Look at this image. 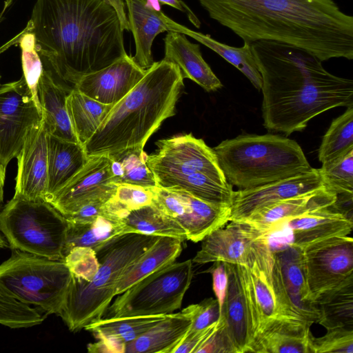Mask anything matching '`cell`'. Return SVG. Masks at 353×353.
I'll use <instances>...</instances> for the list:
<instances>
[{
  "label": "cell",
  "mask_w": 353,
  "mask_h": 353,
  "mask_svg": "<svg viewBox=\"0 0 353 353\" xmlns=\"http://www.w3.org/2000/svg\"><path fill=\"white\" fill-rule=\"evenodd\" d=\"M28 22L44 68L69 92L127 54L119 16L104 0H36Z\"/></svg>",
  "instance_id": "1"
},
{
  "label": "cell",
  "mask_w": 353,
  "mask_h": 353,
  "mask_svg": "<svg viewBox=\"0 0 353 353\" xmlns=\"http://www.w3.org/2000/svg\"><path fill=\"white\" fill-rule=\"evenodd\" d=\"M209 16L251 44L273 41L321 61L353 59V17L333 0H198Z\"/></svg>",
  "instance_id": "2"
},
{
  "label": "cell",
  "mask_w": 353,
  "mask_h": 353,
  "mask_svg": "<svg viewBox=\"0 0 353 353\" xmlns=\"http://www.w3.org/2000/svg\"><path fill=\"white\" fill-rule=\"evenodd\" d=\"M251 50L262 78L268 130L288 136L328 110L353 106V81L330 73L307 51L265 40L252 43Z\"/></svg>",
  "instance_id": "3"
},
{
  "label": "cell",
  "mask_w": 353,
  "mask_h": 353,
  "mask_svg": "<svg viewBox=\"0 0 353 353\" xmlns=\"http://www.w3.org/2000/svg\"><path fill=\"white\" fill-rule=\"evenodd\" d=\"M183 79L174 63L163 59L154 62L134 88L112 105L84 144L88 157L143 148L163 122L175 114Z\"/></svg>",
  "instance_id": "4"
},
{
  "label": "cell",
  "mask_w": 353,
  "mask_h": 353,
  "mask_svg": "<svg viewBox=\"0 0 353 353\" xmlns=\"http://www.w3.org/2000/svg\"><path fill=\"white\" fill-rule=\"evenodd\" d=\"M158 152L147 165L159 187L185 191L216 205L230 206L234 190L216 156L201 139L192 134L159 140Z\"/></svg>",
  "instance_id": "5"
},
{
  "label": "cell",
  "mask_w": 353,
  "mask_h": 353,
  "mask_svg": "<svg viewBox=\"0 0 353 353\" xmlns=\"http://www.w3.org/2000/svg\"><path fill=\"white\" fill-rule=\"evenodd\" d=\"M227 181L250 189L312 168L295 141L274 134H241L212 148Z\"/></svg>",
  "instance_id": "6"
},
{
  "label": "cell",
  "mask_w": 353,
  "mask_h": 353,
  "mask_svg": "<svg viewBox=\"0 0 353 353\" xmlns=\"http://www.w3.org/2000/svg\"><path fill=\"white\" fill-rule=\"evenodd\" d=\"M159 238L126 233L94 250L99 263L95 276L88 282L72 275L65 302L58 314L71 332L84 329L103 317L115 296L119 279Z\"/></svg>",
  "instance_id": "7"
},
{
  "label": "cell",
  "mask_w": 353,
  "mask_h": 353,
  "mask_svg": "<svg viewBox=\"0 0 353 353\" xmlns=\"http://www.w3.org/2000/svg\"><path fill=\"white\" fill-rule=\"evenodd\" d=\"M68 223L45 199L14 194L0 212V231L12 250L63 260Z\"/></svg>",
  "instance_id": "8"
},
{
  "label": "cell",
  "mask_w": 353,
  "mask_h": 353,
  "mask_svg": "<svg viewBox=\"0 0 353 353\" xmlns=\"http://www.w3.org/2000/svg\"><path fill=\"white\" fill-rule=\"evenodd\" d=\"M12 250L0 264V288L24 304L58 315L72 280L64 261Z\"/></svg>",
  "instance_id": "9"
},
{
  "label": "cell",
  "mask_w": 353,
  "mask_h": 353,
  "mask_svg": "<svg viewBox=\"0 0 353 353\" xmlns=\"http://www.w3.org/2000/svg\"><path fill=\"white\" fill-rule=\"evenodd\" d=\"M192 277L191 259L170 263L119 294L108 307L102 318L173 313L181 307Z\"/></svg>",
  "instance_id": "10"
},
{
  "label": "cell",
  "mask_w": 353,
  "mask_h": 353,
  "mask_svg": "<svg viewBox=\"0 0 353 353\" xmlns=\"http://www.w3.org/2000/svg\"><path fill=\"white\" fill-rule=\"evenodd\" d=\"M41 120V106L23 76L0 86V163L6 170L28 132Z\"/></svg>",
  "instance_id": "11"
},
{
  "label": "cell",
  "mask_w": 353,
  "mask_h": 353,
  "mask_svg": "<svg viewBox=\"0 0 353 353\" xmlns=\"http://www.w3.org/2000/svg\"><path fill=\"white\" fill-rule=\"evenodd\" d=\"M226 266L228 283L221 317L234 353L252 352L258 326L252 284L245 264Z\"/></svg>",
  "instance_id": "12"
},
{
  "label": "cell",
  "mask_w": 353,
  "mask_h": 353,
  "mask_svg": "<svg viewBox=\"0 0 353 353\" xmlns=\"http://www.w3.org/2000/svg\"><path fill=\"white\" fill-rule=\"evenodd\" d=\"M152 190V203L181 225L187 240L201 241L229 221L230 206L208 203L181 190L155 186Z\"/></svg>",
  "instance_id": "13"
},
{
  "label": "cell",
  "mask_w": 353,
  "mask_h": 353,
  "mask_svg": "<svg viewBox=\"0 0 353 353\" xmlns=\"http://www.w3.org/2000/svg\"><path fill=\"white\" fill-rule=\"evenodd\" d=\"M303 252L307 287L314 302L320 294L353 276L352 237H333Z\"/></svg>",
  "instance_id": "14"
},
{
  "label": "cell",
  "mask_w": 353,
  "mask_h": 353,
  "mask_svg": "<svg viewBox=\"0 0 353 353\" xmlns=\"http://www.w3.org/2000/svg\"><path fill=\"white\" fill-rule=\"evenodd\" d=\"M118 185L114 183L108 155L89 157L83 168L46 201L63 216L96 201H108Z\"/></svg>",
  "instance_id": "15"
},
{
  "label": "cell",
  "mask_w": 353,
  "mask_h": 353,
  "mask_svg": "<svg viewBox=\"0 0 353 353\" xmlns=\"http://www.w3.org/2000/svg\"><path fill=\"white\" fill-rule=\"evenodd\" d=\"M323 188L319 170L312 168L261 186L234 191L229 221H243L267 205Z\"/></svg>",
  "instance_id": "16"
},
{
  "label": "cell",
  "mask_w": 353,
  "mask_h": 353,
  "mask_svg": "<svg viewBox=\"0 0 353 353\" xmlns=\"http://www.w3.org/2000/svg\"><path fill=\"white\" fill-rule=\"evenodd\" d=\"M245 265L252 284L256 305V339L278 321H289L283 316L275 292L272 276L274 254L266 234L254 242Z\"/></svg>",
  "instance_id": "17"
},
{
  "label": "cell",
  "mask_w": 353,
  "mask_h": 353,
  "mask_svg": "<svg viewBox=\"0 0 353 353\" xmlns=\"http://www.w3.org/2000/svg\"><path fill=\"white\" fill-rule=\"evenodd\" d=\"M48 134L43 119L26 134L17 156L18 169L14 194L30 200L45 199L48 183Z\"/></svg>",
  "instance_id": "18"
},
{
  "label": "cell",
  "mask_w": 353,
  "mask_h": 353,
  "mask_svg": "<svg viewBox=\"0 0 353 353\" xmlns=\"http://www.w3.org/2000/svg\"><path fill=\"white\" fill-rule=\"evenodd\" d=\"M352 226V220L345 216L334 203L328 208L287 219L275 226L270 233L288 230L291 238L286 245H292L304 250L333 237L348 236Z\"/></svg>",
  "instance_id": "19"
},
{
  "label": "cell",
  "mask_w": 353,
  "mask_h": 353,
  "mask_svg": "<svg viewBox=\"0 0 353 353\" xmlns=\"http://www.w3.org/2000/svg\"><path fill=\"white\" fill-rule=\"evenodd\" d=\"M203 238L201 249L192 263L205 264L223 261L234 264H245L254 242L264 234L250 223L230 221Z\"/></svg>",
  "instance_id": "20"
},
{
  "label": "cell",
  "mask_w": 353,
  "mask_h": 353,
  "mask_svg": "<svg viewBox=\"0 0 353 353\" xmlns=\"http://www.w3.org/2000/svg\"><path fill=\"white\" fill-rule=\"evenodd\" d=\"M145 72L127 54L110 65L83 77L74 88L101 103L114 105L134 88Z\"/></svg>",
  "instance_id": "21"
},
{
  "label": "cell",
  "mask_w": 353,
  "mask_h": 353,
  "mask_svg": "<svg viewBox=\"0 0 353 353\" xmlns=\"http://www.w3.org/2000/svg\"><path fill=\"white\" fill-rule=\"evenodd\" d=\"M272 251L292 313L311 324L317 323V310L310 297L306 280L303 250L292 245H285Z\"/></svg>",
  "instance_id": "22"
},
{
  "label": "cell",
  "mask_w": 353,
  "mask_h": 353,
  "mask_svg": "<svg viewBox=\"0 0 353 353\" xmlns=\"http://www.w3.org/2000/svg\"><path fill=\"white\" fill-rule=\"evenodd\" d=\"M130 30L135 43V63L143 69L149 68L154 59L152 46L155 37L161 32L172 30L174 21L160 10L158 1L124 0Z\"/></svg>",
  "instance_id": "23"
},
{
  "label": "cell",
  "mask_w": 353,
  "mask_h": 353,
  "mask_svg": "<svg viewBox=\"0 0 353 353\" xmlns=\"http://www.w3.org/2000/svg\"><path fill=\"white\" fill-rule=\"evenodd\" d=\"M165 315L101 318L84 329L97 340L88 345L90 352L125 353L128 343L137 339Z\"/></svg>",
  "instance_id": "24"
},
{
  "label": "cell",
  "mask_w": 353,
  "mask_h": 353,
  "mask_svg": "<svg viewBox=\"0 0 353 353\" xmlns=\"http://www.w3.org/2000/svg\"><path fill=\"white\" fill-rule=\"evenodd\" d=\"M336 200L335 193L323 188L267 205L243 221L268 234L280 223L309 212L328 208Z\"/></svg>",
  "instance_id": "25"
},
{
  "label": "cell",
  "mask_w": 353,
  "mask_h": 353,
  "mask_svg": "<svg viewBox=\"0 0 353 353\" xmlns=\"http://www.w3.org/2000/svg\"><path fill=\"white\" fill-rule=\"evenodd\" d=\"M164 48L163 59L176 65L183 79H190L207 92L222 88V83L203 59L200 46L190 42L185 34L168 31Z\"/></svg>",
  "instance_id": "26"
},
{
  "label": "cell",
  "mask_w": 353,
  "mask_h": 353,
  "mask_svg": "<svg viewBox=\"0 0 353 353\" xmlns=\"http://www.w3.org/2000/svg\"><path fill=\"white\" fill-rule=\"evenodd\" d=\"M69 93L49 70L43 69L37 85V96L48 132L58 138L79 143L66 106Z\"/></svg>",
  "instance_id": "27"
},
{
  "label": "cell",
  "mask_w": 353,
  "mask_h": 353,
  "mask_svg": "<svg viewBox=\"0 0 353 353\" xmlns=\"http://www.w3.org/2000/svg\"><path fill=\"white\" fill-rule=\"evenodd\" d=\"M89 159L83 146L48 134L46 199L65 185Z\"/></svg>",
  "instance_id": "28"
},
{
  "label": "cell",
  "mask_w": 353,
  "mask_h": 353,
  "mask_svg": "<svg viewBox=\"0 0 353 353\" xmlns=\"http://www.w3.org/2000/svg\"><path fill=\"white\" fill-rule=\"evenodd\" d=\"M190 316L182 310L166 314L137 339L128 343L125 353H173L191 326Z\"/></svg>",
  "instance_id": "29"
},
{
  "label": "cell",
  "mask_w": 353,
  "mask_h": 353,
  "mask_svg": "<svg viewBox=\"0 0 353 353\" xmlns=\"http://www.w3.org/2000/svg\"><path fill=\"white\" fill-rule=\"evenodd\" d=\"M311 325L306 321H279L257 336L252 352L310 353Z\"/></svg>",
  "instance_id": "30"
},
{
  "label": "cell",
  "mask_w": 353,
  "mask_h": 353,
  "mask_svg": "<svg viewBox=\"0 0 353 353\" xmlns=\"http://www.w3.org/2000/svg\"><path fill=\"white\" fill-rule=\"evenodd\" d=\"M182 243L183 241L176 238L159 236L122 274L115 286V296L124 292L153 272L174 262L181 252Z\"/></svg>",
  "instance_id": "31"
},
{
  "label": "cell",
  "mask_w": 353,
  "mask_h": 353,
  "mask_svg": "<svg viewBox=\"0 0 353 353\" xmlns=\"http://www.w3.org/2000/svg\"><path fill=\"white\" fill-rule=\"evenodd\" d=\"M318 322L326 330H353V276L315 300Z\"/></svg>",
  "instance_id": "32"
},
{
  "label": "cell",
  "mask_w": 353,
  "mask_h": 353,
  "mask_svg": "<svg viewBox=\"0 0 353 353\" xmlns=\"http://www.w3.org/2000/svg\"><path fill=\"white\" fill-rule=\"evenodd\" d=\"M112 105L101 103L72 90L66 99V106L71 124L80 144L83 146L94 134Z\"/></svg>",
  "instance_id": "33"
},
{
  "label": "cell",
  "mask_w": 353,
  "mask_h": 353,
  "mask_svg": "<svg viewBox=\"0 0 353 353\" xmlns=\"http://www.w3.org/2000/svg\"><path fill=\"white\" fill-rule=\"evenodd\" d=\"M68 223L63 258L74 247L94 250L115 236L130 233L122 220L105 216H99L88 223Z\"/></svg>",
  "instance_id": "34"
},
{
  "label": "cell",
  "mask_w": 353,
  "mask_h": 353,
  "mask_svg": "<svg viewBox=\"0 0 353 353\" xmlns=\"http://www.w3.org/2000/svg\"><path fill=\"white\" fill-rule=\"evenodd\" d=\"M114 183L144 188L157 186L152 171L147 165L148 154L141 147L127 148L108 154Z\"/></svg>",
  "instance_id": "35"
},
{
  "label": "cell",
  "mask_w": 353,
  "mask_h": 353,
  "mask_svg": "<svg viewBox=\"0 0 353 353\" xmlns=\"http://www.w3.org/2000/svg\"><path fill=\"white\" fill-rule=\"evenodd\" d=\"M122 221L130 232L187 240L181 225L153 203L129 212Z\"/></svg>",
  "instance_id": "36"
},
{
  "label": "cell",
  "mask_w": 353,
  "mask_h": 353,
  "mask_svg": "<svg viewBox=\"0 0 353 353\" xmlns=\"http://www.w3.org/2000/svg\"><path fill=\"white\" fill-rule=\"evenodd\" d=\"M179 32L194 39L214 51L241 72L255 88L261 90L262 78L251 50V44L244 43L239 48L230 46L212 39L209 34L195 32L182 25Z\"/></svg>",
  "instance_id": "37"
},
{
  "label": "cell",
  "mask_w": 353,
  "mask_h": 353,
  "mask_svg": "<svg viewBox=\"0 0 353 353\" xmlns=\"http://www.w3.org/2000/svg\"><path fill=\"white\" fill-rule=\"evenodd\" d=\"M353 150V106L334 119L322 139L318 157L323 163L340 158Z\"/></svg>",
  "instance_id": "38"
},
{
  "label": "cell",
  "mask_w": 353,
  "mask_h": 353,
  "mask_svg": "<svg viewBox=\"0 0 353 353\" xmlns=\"http://www.w3.org/2000/svg\"><path fill=\"white\" fill-rule=\"evenodd\" d=\"M319 170L327 190L336 196L353 195V150Z\"/></svg>",
  "instance_id": "39"
},
{
  "label": "cell",
  "mask_w": 353,
  "mask_h": 353,
  "mask_svg": "<svg viewBox=\"0 0 353 353\" xmlns=\"http://www.w3.org/2000/svg\"><path fill=\"white\" fill-rule=\"evenodd\" d=\"M45 317L0 288V324L10 328H26L41 324Z\"/></svg>",
  "instance_id": "40"
},
{
  "label": "cell",
  "mask_w": 353,
  "mask_h": 353,
  "mask_svg": "<svg viewBox=\"0 0 353 353\" xmlns=\"http://www.w3.org/2000/svg\"><path fill=\"white\" fill-rule=\"evenodd\" d=\"M18 43L21 50L23 76L34 97L39 103L37 96V85L44 67L41 57L37 50L35 37L33 33L30 32L29 22L22 30Z\"/></svg>",
  "instance_id": "41"
},
{
  "label": "cell",
  "mask_w": 353,
  "mask_h": 353,
  "mask_svg": "<svg viewBox=\"0 0 353 353\" xmlns=\"http://www.w3.org/2000/svg\"><path fill=\"white\" fill-rule=\"evenodd\" d=\"M310 353H353V330L335 329L327 330L325 335L309 339Z\"/></svg>",
  "instance_id": "42"
},
{
  "label": "cell",
  "mask_w": 353,
  "mask_h": 353,
  "mask_svg": "<svg viewBox=\"0 0 353 353\" xmlns=\"http://www.w3.org/2000/svg\"><path fill=\"white\" fill-rule=\"evenodd\" d=\"M63 261L74 276L88 282L94 278L99 267L95 251L89 247L73 248Z\"/></svg>",
  "instance_id": "43"
},
{
  "label": "cell",
  "mask_w": 353,
  "mask_h": 353,
  "mask_svg": "<svg viewBox=\"0 0 353 353\" xmlns=\"http://www.w3.org/2000/svg\"><path fill=\"white\" fill-rule=\"evenodd\" d=\"M152 188L120 184L117 185L111 200L123 210L129 212L152 204L154 197Z\"/></svg>",
  "instance_id": "44"
},
{
  "label": "cell",
  "mask_w": 353,
  "mask_h": 353,
  "mask_svg": "<svg viewBox=\"0 0 353 353\" xmlns=\"http://www.w3.org/2000/svg\"><path fill=\"white\" fill-rule=\"evenodd\" d=\"M183 310L192 321L188 333L203 330L217 322L221 317L218 301L212 297L205 299L199 303L190 305Z\"/></svg>",
  "instance_id": "45"
},
{
  "label": "cell",
  "mask_w": 353,
  "mask_h": 353,
  "mask_svg": "<svg viewBox=\"0 0 353 353\" xmlns=\"http://www.w3.org/2000/svg\"><path fill=\"white\" fill-rule=\"evenodd\" d=\"M196 353H234L222 317H220L219 327L199 347Z\"/></svg>",
  "instance_id": "46"
},
{
  "label": "cell",
  "mask_w": 353,
  "mask_h": 353,
  "mask_svg": "<svg viewBox=\"0 0 353 353\" xmlns=\"http://www.w3.org/2000/svg\"><path fill=\"white\" fill-rule=\"evenodd\" d=\"M219 320L215 323L196 332L187 333L173 353H196L199 347L219 327Z\"/></svg>",
  "instance_id": "47"
},
{
  "label": "cell",
  "mask_w": 353,
  "mask_h": 353,
  "mask_svg": "<svg viewBox=\"0 0 353 353\" xmlns=\"http://www.w3.org/2000/svg\"><path fill=\"white\" fill-rule=\"evenodd\" d=\"M205 272L212 274L213 291L218 301L220 311H221L228 283L226 263L223 261L213 262V264Z\"/></svg>",
  "instance_id": "48"
},
{
  "label": "cell",
  "mask_w": 353,
  "mask_h": 353,
  "mask_svg": "<svg viewBox=\"0 0 353 353\" xmlns=\"http://www.w3.org/2000/svg\"><path fill=\"white\" fill-rule=\"evenodd\" d=\"M162 4H165L173 7L182 12L185 13L190 21L197 28L201 26V22L196 14L187 6V4L181 0H157Z\"/></svg>",
  "instance_id": "49"
},
{
  "label": "cell",
  "mask_w": 353,
  "mask_h": 353,
  "mask_svg": "<svg viewBox=\"0 0 353 353\" xmlns=\"http://www.w3.org/2000/svg\"><path fill=\"white\" fill-rule=\"evenodd\" d=\"M111 6L117 13L121 26L124 30L130 31V27L127 14L125 12V4L124 0H104Z\"/></svg>",
  "instance_id": "50"
},
{
  "label": "cell",
  "mask_w": 353,
  "mask_h": 353,
  "mask_svg": "<svg viewBox=\"0 0 353 353\" xmlns=\"http://www.w3.org/2000/svg\"><path fill=\"white\" fill-rule=\"evenodd\" d=\"M6 170L3 167V165L0 163V204L3 201V192L6 179Z\"/></svg>",
  "instance_id": "51"
},
{
  "label": "cell",
  "mask_w": 353,
  "mask_h": 353,
  "mask_svg": "<svg viewBox=\"0 0 353 353\" xmlns=\"http://www.w3.org/2000/svg\"><path fill=\"white\" fill-rule=\"evenodd\" d=\"M8 246L7 241L5 238L0 234V250Z\"/></svg>",
  "instance_id": "52"
},
{
  "label": "cell",
  "mask_w": 353,
  "mask_h": 353,
  "mask_svg": "<svg viewBox=\"0 0 353 353\" xmlns=\"http://www.w3.org/2000/svg\"><path fill=\"white\" fill-rule=\"evenodd\" d=\"M1 75H0V81H1ZM1 83H0V86H1Z\"/></svg>",
  "instance_id": "53"
}]
</instances>
